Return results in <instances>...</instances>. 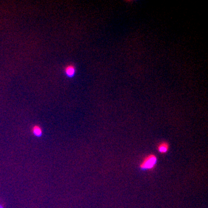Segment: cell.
I'll use <instances>...</instances> for the list:
<instances>
[{
    "instance_id": "cell-1",
    "label": "cell",
    "mask_w": 208,
    "mask_h": 208,
    "mask_svg": "<svg viewBox=\"0 0 208 208\" xmlns=\"http://www.w3.org/2000/svg\"><path fill=\"white\" fill-rule=\"evenodd\" d=\"M158 163V158L153 154H149L143 159L139 165L142 171H152L154 169Z\"/></svg>"
},
{
    "instance_id": "cell-2",
    "label": "cell",
    "mask_w": 208,
    "mask_h": 208,
    "mask_svg": "<svg viewBox=\"0 0 208 208\" xmlns=\"http://www.w3.org/2000/svg\"><path fill=\"white\" fill-rule=\"evenodd\" d=\"M158 151L161 154H165L168 152L170 149V145L167 142L162 141L158 145Z\"/></svg>"
},
{
    "instance_id": "cell-3",
    "label": "cell",
    "mask_w": 208,
    "mask_h": 208,
    "mask_svg": "<svg viewBox=\"0 0 208 208\" xmlns=\"http://www.w3.org/2000/svg\"><path fill=\"white\" fill-rule=\"evenodd\" d=\"M32 132L35 136L37 137H40L42 135V128L39 125H34L32 129Z\"/></svg>"
},
{
    "instance_id": "cell-4",
    "label": "cell",
    "mask_w": 208,
    "mask_h": 208,
    "mask_svg": "<svg viewBox=\"0 0 208 208\" xmlns=\"http://www.w3.org/2000/svg\"><path fill=\"white\" fill-rule=\"evenodd\" d=\"M75 68L73 66H69L66 67L65 72L66 74L69 77H72L75 73Z\"/></svg>"
},
{
    "instance_id": "cell-5",
    "label": "cell",
    "mask_w": 208,
    "mask_h": 208,
    "mask_svg": "<svg viewBox=\"0 0 208 208\" xmlns=\"http://www.w3.org/2000/svg\"><path fill=\"white\" fill-rule=\"evenodd\" d=\"M0 208H3V207L2 206V205H0Z\"/></svg>"
}]
</instances>
